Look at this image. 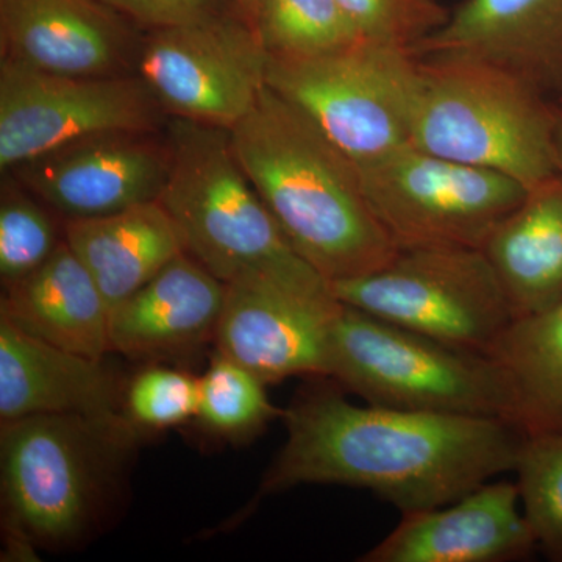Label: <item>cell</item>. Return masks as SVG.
I'll return each mask as SVG.
<instances>
[{
    "mask_svg": "<svg viewBox=\"0 0 562 562\" xmlns=\"http://www.w3.org/2000/svg\"><path fill=\"white\" fill-rule=\"evenodd\" d=\"M227 284L187 251L110 313L113 351L133 360H168L216 338Z\"/></svg>",
    "mask_w": 562,
    "mask_h": 562,
    "instance_id": "17",
    "label": "cell"
},
{
    "mask_svg": "<svg viewBox=\"0 0 562 562\" xmlns=\"http://www.w3.org/2000/svg\"><path fill=\"white\" fill-rule=\"evenodd\" d=\"M558 106H560V110H561V113H562V103H560V105H558Z\"/></svg>",
    "mask_w": 562,
    "mask_h": 562,
    "instance_id": "32",
    "label": "cell"
},
{
    "mask_svg": "<svg viewBox=\"0 0 562 562\" xmlns=\"http://www.w3.org/2000/svg\"><path fill=\"white\" fill-rule=\"evenodd\" d=\"M364 40L416 49L442 27L450 10L439 0H336Z\"/></svg>",
    "mask_w": 562,
    "mask_h": 562,
    "instance_id": "28",
    "label": "cell"
},
{
    "mask_svg": "<svg viewBox=\"0 0 562 562\" xmlns=\"http://www.w3.org/2000/svg\"><path fill=\"white\" fill-rule=\"evenodd\" d=\"M255 32L276 58L314 57L364 40L336 0H260Z\"/></svg>",
    "mask_w": 562,
    "mask_h": 562,
    "instance_id": "23",
    "label": "cell"
},
{
    "mask_svg": "<svg viewBox=\"0 0 562 562\" xmlns=\"http://www.w3.org/2000/svg\"><path fill=\"white\" fill-rule=\"evenodd\" d=\"M258 2L260 0H232L233 9L255 31L257 24Z\"/></svg>",
    "mask_w": 562,
    "mask_h": 562,
    "instance_id": "30",
    "label": "cell"
},
{
    "mask_svg": "<svg viewBox=\"0 0 562 562\" xmlns=\"http://www.w3.org/2000/svg\"><path fill=\"white\" fill-rule=\"evenodd\" d=\"M341 302L277 286H227L217 353L266 384L290 376L330 379L333 327Z\"/></svg>",
    "mask_w": 562,
    "mask_h": 562,
    "instance_id": "13",
    "label": "cell"
},
{
    "mask_svg": "<svg viewBox=\"0 0 562 562\" xmlns=\"http://www.w3.org/2000/svg\"><path fill=\"white\" fill-rule=\"evenodd\" d=\"M171 162L168 136L116 132L76 140L7 173L66 220H76L158 201Z\"/></svg>",
    "mask_w": 562,
    "mask_h": 562,
    "instance_id": "12",
    "label": "cell"
},
{
    "mask_svg": "<svg viewBox=\"0 0 562 562\" xmlns=\"http://www.w3.org/2000/svg\"><path fill=\"white\" fill-rule=\"evenodd\" d=\"M516 319L562 303V177L536 184L482 247Z\"/></svg>",
    "mask_w": 562,
    "mask_h": 562,
    "instance_id": "21",
    "label": "cell"
},
{
    "mask_svg": "<svg viewBox=\"0 0 562 562\" xmlns=\"http://www.w3.org/2000/svg\"><path fill=\"white\" fill-rule=\"evenodd\" d=\"M561 111L484 63L417 55L409 144L447 160L505 173L527 190L560 173Z\"/></svg>",
    "mask_w": 562,
    "mask_h": 562,
    "instance_id": "4",
    "label": "cell"
},
{
    "mask_svg": "<svg viewBox=\"0 0 562 562\" xmlns=\"http://www.w3.org/2000/svg\"><path fill=\"white\" fill-rule=\"evenodd\" d=\"M144 31L206 20L232 10V0H101Z\"/></svg>",
    "mask_w": 562,
    "mask_h": 562,
    "instance_id": "29",
    "label": "cell"
},
{
    "mask_svg": "<svg viewBox=\"0 0 562 562\" xmlns=\"http://www.w3.org/2000/svg\"><path fill=\"white\" fill-rule=\"evenodd\" d=\"M166 113L138 74L76 77L0 61V171L116 132H160Z\"/></svg>",
    "mask_w": 562,
    "mask_h": 562,
    "instance_id": "11",
    "label": "cell"
},
{
    "mask_svg": "<svg viewBox=\"0 0 562 562\" xmlns=\"http://www.w3.org/2000/svg\"><path fill=\"white\" fill-rule=\"evenodd\" d=\"M0 317L74 353L105 358L113 351L109 305L65 239L36 271L3 290Z\"/></svg>",
    "mask_w": 562,
    "mask_h": 562,
    "instance_id": "19",
    "label": "cell"
},
{
    "mask_svg": "<svg viewBox=\"0 0 562 562\" xmlns=\"http://www.w3.org/2000/svg\"><path fill=\"white\" fill-rule=\"evenodd\" d=\"M330 379L371 405L491 417L522 430L512 379L490 355L454 349L346 303L333 327Z\"/></svg>",
    "mask_w": 562,
    "mask_h": 562,
    "instance_id": "6",
    "label": "cell"
},
{
    "mask_svg": "<svg viewBox=\"0 0 562 562\" xmlns=\"http://www.w3.org/2000/svg\"><path fill=\"white\" fill-rule=\"evenodd\" d=\"M490 357L512 379L525 435L562 431V303L514 321Z\"/></svg>",
    "mask_w": 562,
    "mask_h": 562,
    "instance_id": "22",
    "label": "cell"
},
{
    "mask_svg": "<svg viewBox=\"0 0 562 562\" xmlns=\"http://www.w3.org/2000/svg\"><path fill=\"white\" fill-rule=\"evenodd\" d=\"M122 401L124 390L105 358L40 341L0 317V422L38 414L114 416Z\"/></svg>",
    "mask_w": 562,
    "mask_h": 562,
    "instance_id": "18",
    "label": "cell"
},
{
    "mask_svg": "<svg viewBox=\"0 0 562 562\" xmlns=\"http://www.w3.org/2000/svg\"><path fill=\"white\" fill-rule=\"evenodd\" d=\"M513 472L536 543L562 561V431L525 435Z\"/></svg>",
    "mask_w": 562,
    "mask_h": 562,
    "instance_id": "24",
    "label": "cell"
},
{
    "mask_svg": "<svg viewBox=\"0 0 562 562\" xmlns=\"http://www.w3.org/2000/svg\"><path fill=\"white\" fill-rule=\"evenodd\" d=\"M138 431L124 413L38 414L2 422L7 535L50 549L79 541L101 516Z\"/></svg>",
    "mask_w": 562,
    "mask_h": 562,
    "instance_id": "5",
    "label": "cell"
},
{
    "mask_svg": "<svg viewBox=\"0 0 562 562\" xmlns=\"http://www.w3.org/2000/svg\"><path fill=\"white\" fill-rule=\"evenodd\" d=\"M63 238L91 273L110 313L184 251L176 224L158 201L65 220Z\"/></svg>",
    "mask_w": 562,
    "mask_h": 562,
    "instance_id": "20",
    "label": "cell"
},
{
    "mask_svg": "<svg viewBox=\"0 0 562 562\" xmlns=\"http://www.w3.org/2000/svg\"><path fill=\"white\" fill-rule=\"evenodd\" d=\"M135 24L101 0H0V58L76 77L136 74Z\"/></svg>",
    "mask_w": 562,
    "mask_h": 562,
    "instance_id": "14",
    "label": "cell"
},
{
    "mask_svg": "<svg viewBox=\"0 0 562 562\" xmlns=\"http://www.w3.org/2000/svg\"><path fill=\"white\" fill-rule=\"evenodd\" d=\"M199 379L177 369H144L124 390L122 413L139 431H160L195 419Z\"/></svg>",
    "mask_w": 562,
    "mask_h": 562,
    "instance_id": "27",
    "label": "cell"
},
{
    "mask_svg": "<svg viewBox=\"0 0 562 562\" xmlns=\"http://www.w3.org/2000/svg\"><path fill=\"white\" fill-rule=\"evenodd\" d=\"M330 286L346 305L472 353L490 355L516 321L482 249L398 250L379 271Z\"/></svg>",
    "mask_w": 562,
    "mask_h": 562,
    "instance_id": "8",
    "label": "cell"
},
{
    "mask_svg": "<svg viewBox=\"0 0 562 562\" xmlns=\"http://www.w3.org/2000/svg\"><path fill=\"white\" fill-rule=\"evenodd\" d=\"M558 166H560V176L562 177V113L560 128H558Z\"/></svg>",
    "mask_w": 562,
    "mask_h": 562,
    "instance_id": "31",
    "label": "cell"
},
{
    "mask_svg": "<svg viewBox=\"0 0 562 562\" xmlns=\"http://www.w3.org/2000/svg\"><path fill=\"white\" fill-rule=\"evenodd\" d=\"M513 482H486L449 505L403 514L362 562H502L535 552Z\"/></svg>",
    "mask_w": 562,
    "mask_h": 562,
    "instance_id": "16",
    "label": "cell"
},
{
    "mask_svg": "<svg viewBox=\"0 0 562 562\" xmlns=\"http://www.w3.org/2000/svg\"><path fill=\"white\" fill-rule=\"evenodd\" d=\"M231 139L292 249L328 283L394 260L397 246L373 213L360 168L268 85Z\"/></svg>",
    "mask_w": 562,
    "mask_h": 562,
    "instance_id": "2",
    "label": "cell"
},
{
    "mask_svg": "<svg viewBox=\"0 0 562 562\" xmlns=\"http://www.w3.org/2000/svg\"><path fill=\"white\" fill-rule=\"evenodd\" d=\"M360 172L373 213L398 250L482 249L528 191L505 173L412 144Z\"/></svg>",
    "mask_w": 562,
    "mask_h": 562,
    "instance_id": "9",
    "label": "cell"
},
{
    "mask_svg": "<svg viewBox=\"0 0 562 562\" xmlns=\"http://www.w3.org/2000/svg\"><path fill=\"white\" fill-rule=\"evenodd\" d=\"M503 70L562 103V0H464L414 49Z\"/></svg>",
    "mask_w": 562,
    "mask_h": 562,
    "instance_id": "15",
    "label": "cell"
},
{
    "mask_svg": "<svg viewBox=\"0 0 562 562\" xmlns=\"http://www.w3.org/2000/svg\"><path fill=\"white\" fill-rule=\"evenodd\" d=\"M268 61L257 32L232 9L146 32L136 74L166 116L231 132L268 85Z\"/></svg>",
    "mask_w": 562,
    "mask_h": 562,
    "instance_id": "10",
    "label": "cell"
},
{
    "mask_svg": "<svg viewBox=\"0 0 562 562\" xmlns=\"http://www.w3.org/2000/svg\"><path fill=\"white\" fill-rule=\"evenodd\" d=\"M63 239L44 203L13 176L3 173L0 192V280L3 290L49 260Z\"/></svg>",
    "mask_w": 562,
    "mask_h": 562,
    "instance_id": "26",
    "label": "cell"
},
{
    "mask_svg": "<svg viewBox=\"0 0 562 562\" xmlns=\"http://www.w3.org/2000/svg\"><path fill=\"white\" fill-rule=\"evenodd\" d=\"M283 414L268 397L266 383L224 355L217 353L199 379L195 419L214 435H250Z\"/></svg>",
    "mask_w": 562,
    "mask_h": 562,
    "instance_id": "25",
    "label": "cell"
},
{
    "mask_svg": "<svg viewBox=\"0 0 562 562\" xmlns=\"http://www.w3.org/2000/svg\"><path fill=\"white\" fill-rule=\"evenodd\" d=\"M171 172L158 202L184 251L227 286H277L333 294L330 283L297 254L246 176L231 132L169 117Z\"/></svg>",
    "mask_w": 562,
    "mask_h": 562,
    "instance_id": "3",
    "label": "cell"
},
{
    "mask_svg": "<svg viewBox=\"0 0 562 562\" xmlns=\"http://www.w3.org/2000/svg\"><path fill=\"white\" fill-rule=\"evenodd\" d=\"M416 69L414 50L361 40L314 57H269L268 87L361 168L408 146Z\"/></svg>",
    "mask_w": 562,
    "mask_h": 562,
    "instance_id": "7",
    "label": "cell"
},
{
    "mask_svg": "<svg viewBox=\"0 0 562 562\" xmlns=\"http://www.w3.org/2000/svg\"><path fill=\"white\" fill-rule=\"evenodd\" d=\"M288 438L257 498L301 484L361 487L402 514L449 505L513 472L525 432L505 420L358 406L310 392L284 409Z\"/></svg>",
    "mask_w": 562,
    "mask_h": 562,
    "instance_id": "1",
    "label": "cell"
}]
</instances>
